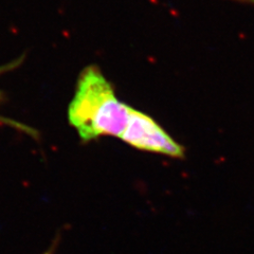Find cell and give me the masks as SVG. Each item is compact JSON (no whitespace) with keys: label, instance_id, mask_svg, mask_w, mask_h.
Here are the masks:
<instances>
[{"label":"cell","instance_id":"6da1fadb","mask_svg":"<svg viewBox=\"0 0 254 254\" xmlns=\"http://www.w3.org/2000/svg\"><path fill=\"white\" fill-rule=\"evenodd\" d=\"M130 108L119 100L114 86L100 68L91 65L77 78L68 106V122L84 143L105 136L121 138Z\"/></svg>","mask_w":254,"mask_h":254},{"label":"cell","instance_id":"7a4b0ae2","mask_svg":"<svg viewBox=\"0 0 254 254\" xmlns=\"http://www.w3.org/2000/svg\"><path fill=\"white\" fill-rule=\"evenodd\" d=\"M121 139L132 147L173 158H184L186 150L152 117L130 108L128 122Z\"/></svg>","mask_w":254,"mask_h":254},{"label":"cell","instance_id":"3957f363","mask_svg":"<svg viewBox=\"0 0 254 254\" xmlns=\"http://www.w3.org/2000/svg\"><path fill=\"white\" fill-rule=\"evenodd\" d=\"M21 61H22L21 59H18L17 61H14L12 63L6 64V65H4V66L0 67V75L3 74V73L9 72V71H11V70H13L15 68H17L20 65ZM2 100H3V93L0 91V103L2 102ZM0 125L9 126V127H11V128H14V129H16L17 131H21V132H25V133L29 134L30 137L34 138V139H38V136H39L38 131L35 128H33V127L28 126V125L23 124L21 122L13 120V119L6 118V117L1 116V115H0Z\"/></svg>","mask_w":254,"mask_h":254},{"label":"cell","instance_id":"277c9868","mask_svg":"<svg viewBox=\"0 0 254 254\" xmlns=\"http://www.w3.org/2000/svg\"><path fill=\"white\" fill-rule=\"evenodd\" d=\"M55 248H57V244H53L52 246H51V247L49 248V249H48L46 252H44L43 254H54V251H55Z\"/></svg>","mask_w":254,"mask_h":254},{"label":"cell","instance_id":"5b68a950","mask_svg":"<svg viewBox=\"0 0 254 254\" xmlns=\"http://www.w3.org/2000/svg\"><path fill=\"white\" fill-rule=\"evenodd\" d=\"M232 1L241 2V3H245V4H252V5H254V0H232Z\"/></svg>","mask_w":254,"mask_h":254}]
</instances>
